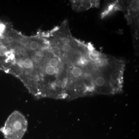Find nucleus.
Masks as SVG:
<instances>
[{
    "label": "nucleus",
    "instance_id": "1",
    "mask_svg": "<svg viewBox=\"0 0 139 139\" xmlns=\"http://www.w3.org/2000/svg\"><path fill=\"white\" fill-rule=\"evenodd\" d=\"M28 122L25 115L18 111L9 116L0 130L7 139H21L28 128Z\"/></svg>",
    "mask_w": 139,
    "mask_h": 139
},
{
    "label": "nucleus",
    "instance_id": "2",
    "mask_svg": "<svg viewBox=\"0 0 139 139\" xmlns=\"http://www.w3.org/2000/svg\"><path fill=\"white\" fill-rule=\"evenodd\" d=\"M71 2L73 8L79 11L87 10L90 8L96 7L99 4L97 1H72Z\"/></svg>",
    "mask_w": 139,
    "mask_h": 139
}]
</instances>
